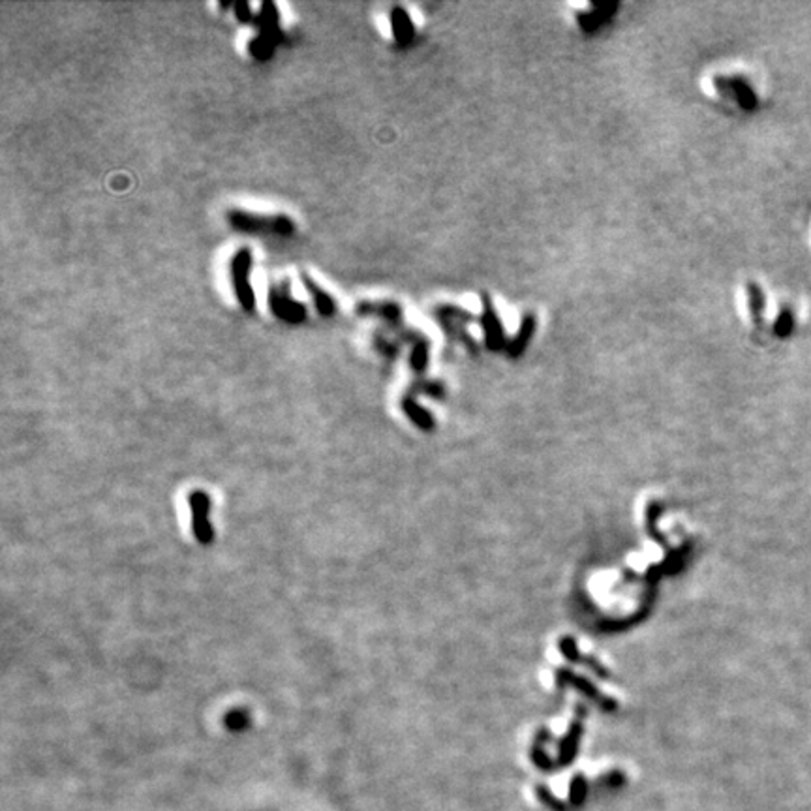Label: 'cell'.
<instances>
[{
  "label": "cell",
  "instance_id": "cell-11",
  "mask_svg": "<svg viewBox=\"0 0 811 811\" xmlns=\"http://www.w3.org/2000/svg\"><path fill=\"white\" fill-rule=\"evenodd\" d=\"M748 302H750V312H751V317L755 320V322H761V317H763V312H765V306H766V301H765V293H763V289L759 288L755 282H748Z\"/></svg>",
  "mask_w": 811,
  "mask_h": 811
},
{
  "label": "cell",
  "instance_id": "cell-5",
  "mask_svg": "<svg viewBox=\"0 0 811 811\" xmlns=\"http://www.w3.org/2000/svg\"><path fill=\"white\" fill-rule=\"evenodd\" d=\"M714 85L725 96H732L738 106L745 111H753L757 108V96L750 87V83L742 77H716Z\"/></svg>",
  "mask_w": 811,
  "mask_h": 811
},
{
  "label": "cell",
  "instance_id": "cell-8",
  "mask_svg": "<svg viewBox=\"0 0 811 811\" xmlns=\"http://www.w3.org/2000/svg\"><path fill=\"white\" fill-rule=\"evenodd\" d=\"M302 284H304V288H306V291H309L310 297H312L315 310L320 312V315H323V317H331V315H335V312H336L335 297L331 295L329 291H325V289H323L322 286L317 284V282L312 280L309 275H302Z\"/></svg>",
  "mask_w": 811,
  "mask_h": 811
},
{
  "label": "cell",
  "instance_id": "cell-1",
  "mask_svg": "<svg viewBox=\"0 0 811 811\" xmlns=\"http://www.w3.org/2000/svg\"><path fill=\"white\" fill-rule=\"evenodd\" d=\"M229 226L246 235H276V237H291L295 233V222L288 215H260L250 213L244 208H229Z\"/></svg>",
  "mask_w": 811,
  "mask_h": 811
},
{
  "label": "cell",
  "instance_id": "cell-16",
  "mask_svg": "<svg viewBox=\"0 0 811 811\" xmlns=\"http://www.w3.org/2000/svg\"><path fill=\"white\" fill-rule=\"evenodd\" d=\"M235 14H237V19L241 21V23H248L252 17H250V4L248 2H237L235 4Z\"/></svg>",
  "mask_w": 811,
  "mask_h": 811
},
{
  "label": "cell",
  "instance_id": "cell-3",
  "mask_svg": "<svg viewBox=\"0 0 811 811\" xmlns=\"http://www.w3.org/2000/svg\"><path fill=\"white\" fill-rule=\"evenodd\" d=\"M268 309L280 322L289 325H299L306 320V309L291 295L289 282H276L268 288Z\"/></svg>",
  "mask_w": 811,
  "mask_h": 811
},
{
  "label": "cell",
  "instance_id": "cell-7",
  "mask_svg": "<svg viewBox=\"0 0 811 811\" xmlns=\"http://www.w3.org/2000/svg\"><path fill=\"white\" fill-rule=\"evenodd\" d=\"M357 314L361 315H378L385 322L396 327L402 320V309L400 304L393 301H364L357 304Z\"/></svg>",
  "mask_w": 811,
  "mask_h": 811
},
{
  "label": "cell",
  "instance_id": "cell-13",
  "mask_svg": "<svg viewBox=\"0 0 811 811\" xmlns=\"http://www.w3.org/2000/svg\"><path fill=\"white\" fill-rule=\"evenodd\" d=\"M427 361H429V342H427V338L417 336L413 340V349H411V367L417 372H422L427 369Z\"/></svg>",
  "mask_w": 811,
  "mask_h": 811
},
{
  "label": "cell",
  "instance_id": "cell-9",
  "mask_svg": "<svg viewBox=\"0 0 811 811\" xmlns=\"http://www.w3.org/2000/svg\"><path fill=\"white\" fill-rule=\"evenodd\" d=\"M389 17L395 40L398 41L400 46H408L409 41L413 40V34H416V28H413V23H411L409 14L402 6H395L391 10Z\"/></svg>",
  "mask_w": 811,
  "mask_h": 811
},
{
  "label": "cell",
  "instance_id": "cell-12",
  "mask_svg": "<svg viewBox=\"0 0 811 811\" xmlns=\"http://www.w3.org/2000/svg\"><path fill=\"white\" fill-rule=\"evenodd\" d=\"M792 331H794V314L789 306H783L774 322V335L779 338H787V336H791Z\"/></svg>",
  "mask_w": 811,
  "mask_h": 811
},
{
  "label": "cell",
  "instance_id": "cell-2",
  "mask_svg": "<svg viewBox=\"0 0 811 811\" xmlns=\"http://www.w3.org/2000/svg\"><path fill=\"white\" fill-rule=\"evenodd\" d=\"M250 271H252V252L250 248H239L229 262V275H231V284L239 306L244 312L252 314L255 310V295L250 286Z\"/></svg>",
  "mask_w": 811,
  "mask_h": 811
},
{
  "label": "cell",
  "instance_id": "cell-6",
  "mask_svg": "<svg viewBox=\"0 0 811 811\" xmlns=\"http://www.w3.org/2000/svg\"><path fill=\"white\" fill-rule=\"evenodd\" d=\"M481 325L485 327V342L490 349H500L505 346V333L503 325L498 317L496 309L492 306L489 295L483 293V314H481Z\"/></svg>",
  "mask_w": 811,
  "mask_h": 811
},
{
  "label": "cell",
  "instance_id": "cell-15",
  "mask_svg": "<svg viewBox=\"0 0 811 811\" xmlns=\"http://www.w3.org/2000/svg\"><path fill=\"white\" fill-rule=\"evenodd\" d=\"M404 411H408V416L413 419V421L417 422V424H427V421H429V416H427V411H422L419 406H417L411 398H406L404 400Z\"/></svg>",
  "mask_w": 811,
  "mask_h": 811
},
{
  "label": "cell",
  "instance_id": "cell-10",
  "mask_svg": "<svg viewBox=\"0 0 811 811\" xmlns=\"http://www.w3.org/2000/svg\"><path fill=\"white\" fill-rule=\"evenodd\" d=\"M534 331H536V317L531 314H526L524 315L522 323H520V329H518V335L509 342V353L518 355V353L528 346L530 338L534 336Z\"/></svg>",
  "mask_w": 811,
  "mask_h": 811
},
{
  "label": "cell",
  "instance_id": "cell-14",
  "mask_svg": "<svg viewBox=\"0 0 811 811\" xmlns=\"http://www.w3.org/2000/svg\"><path fill=\"white\" fill-rule=\"evenodd\" d=\"M224 725L228 727L229 731L241 732L250 727V716L246 710H231L224 718Z\"/></svg>",
  "mask_w": 811,
  "mask_h": 811
},
{
  "label": "cell",
  "instance_id": "cell-4",
  "mask_svg": "<svg viewBox=\"0 0 811 811\" xmlns=\"http://www.w3.org/2000/svg\"><path fill=\"white\" fill-rule=\"evenodd\" d=\"M188 505H190V515H192V531L195 539L202 545H211L215 541V528L211 524L208 513H211V498L205 490H192L188 494Z\"/></svg>",
  "mask_w": 811,
  "mask_h": 811
}]
</instances>
